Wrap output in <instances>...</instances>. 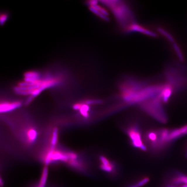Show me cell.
<instances>
[{
	"label": "cell",
	"instance_id": "obj_15",
	"mask_svg": "<svg viewBox=\"0 0 187 187\" xmlns=\"http://www.w3.org/2000/svg\"><path fill=\"white\" fill-rule=\"evenodd\" d=\"M58 140V130L56 127L52 131V135L50 140V148L55 149Z\"/></svg>",
	"mask_w": 187,
	"mask_h": 187
},
{
	"label": "cell",
	"instance_id": "obj_8",
	"mask_svg": "<svg viewBox=\"0 0 187 187\" xmlns=\"http://www.w3.org/2000/svg\"><path fill=\"white\" fill-rule=\"evenodd\" d=\"M187 133V125L183 126L180 128L169 129L168 140L170 143L177 140L184 135H186Z\"/></svg>",
	"mask_w": 187,
	"mask_h": 187
},
{
	"label": "cell",
	"instance_id": "obj_22",
	"mask_svg": "<svg viewBox=\"0 0 187 187\" xmlns=\"http://www.w3.org/2000/svg\"><path fill=\"white\" fill-rule=\"evenodd\" d=\"M167 187H174L173 186H167Z\"/></svg>",
	"mask_w": 187,
	"mask_h": 187
},
{
	"label": "cell",
	"instance_id": "obj_18",
	"mask_svg": "<svg viewBox=\"0 0 187 187\" xmlns=\"http://www.w3.org/2000/svg\"><path fill=\"white\" fill-rule=\"evenodd\" d=\"M89 9L90 11H92L93 13L96 15L97 17H99L102 19L103 20L106 21L108 22L110 21V18H109V17L105 16V15H104V14H102V13L99 12L93 6H89Z\"/></svg>",
	"mask_w": 187,
	"mask_h": 187
},
{
	"label": "cell",
	"instance_id": "obj_9",
	"mask_svg": "<svg viewBox=\"0 0 187 187\" xmlns=\"http://www.w3.org/2000/svg\"><path fill=\"white\" fill-rule=\"evenodd\" d=\"M175 92L173 88L168 83H164L163 88L159 94V97L164 104L167 103L173 92Z\"/></svg>",
	"mask_w": 187,
	"mask_h": 187
},
{
	"label": "cell",
	"instance_id": "obj_23",
	"mask_svg": "<svg viewBox=\"0 0 187 187\" xmlns=\"http://www.w3.org/2000/svg\"><path fill=\"white\" fill-rule=\"evenodd\" d=\"M186 135H187V133H186Z\"/></svg>",
	"mask_w": 187,
	"mask_h": 187
},
{
	"label": "cell",
	"instance_id": "obj_21",
	"mask_svg": "<svg viewBox=\"0 0 187 187\" xmlns=\"http://www.w3.org/2000/svg\"><path fill=\"white\" fill-rule=\"evenodd\" d=\"M182 187H187V185H184V186H182Z\"/></svg>",
	"mask_w": 187,
	"mask_h": 187
},
{
	"label": "cell",
	"instance_id": "obj_6",
	"mask_svg": "<svg viewBox=\"0 0 187 187\" xmlns=\"http://www.w3.org/2000/svg\"><path fill=\"white\" fill-rule=\"evenodd\" d=\"M99 159L100 169L102 171L108 175H115L118 170V166L114 161L104 155L99 156Z\"/></svg>",
	"mask_w": 187,
	"mask_h": 187
},
{
	"label": "cell",
	"instance_id": "obj_11",
	"mask_svg": "<svg viewBox=\"0 0 187 187\" xmlns=\"http://www.w3.org/2000/svg\"><path fill=\"white\" fill-rule=\"evenodd\" d=\"M48 175L47 166H45L42 169L41 176L39 181L30 187H46Z\"/></svg>",
	"mask_w": 187,
	"mask_h": 187
},
{
	"label": "cell",
	"instance_id": "obj_10",
	"mask_svg": "<svg viewBox=\"0 0 187 187\" xmlns=\"http://www.w3.org/2000/svg\"><path fill=\"white\" fill-rule=\"evenodd\" d=\"M22 103L19 101L1 102L0 104V112L1 113L8 112L20 107Z\"/></svg>",
	"mask_w": 187,
	"mask_h": 187
},
{
	"label": "cell",
	"instance_id": "obj_3",
	"mask_svg": "<svg viewBox=\"0 0 187 187\" xmlns=\"http://www.w3.org/2000/svg\"><path fill=\"white\" fill-rule=\"evenodd\" d=\"M159 94L136 105L141 110L162 123H166L168 118Z\"/></svg>",
	"mask_w": 187,
	"mask_h": 187
},
{
	"label": "cell",
	"instance_id": "obj_7",
	"mask_svg": "<svg viewBox=\"0 0 187 187\" xmlns=\"http://www.w3.org/2000/svg\"><path fill=\"white\" fill-rule=\"evenodd\" d=\"M123 32L127 33L138 32L151 37L157 38L158 37V34L156 32L146 28L140 24H138L136 22L131 24Z\"/></svg>",
	"mask_w": 187,
	"mask_h": 187
},
{
	"label": "cell",
	"instance_id": "obj_20",
	"mask_svg": "<svg viewBox=\"0 0 187 187\" xmlns=\"http://www.w3.org/2000/svg\"><path fill=\"white\" fill-rule=\"evenodd\" d=\"M8 16L7 14L4 13L1 14V24L3 25L4 24V23L7 21L8 19Z\"/></svg>",
	"mask_w": 187,
	"mask_h": 187
},
{
	"label": "cell",
	"instance_id": "obj_1",
	"mask_svg": "<svg viewBox=\"0 0 187 187\" xmlns=\"http://www.w3.org/2000/svg\"><path fill=\"white\" fill-rule=\"evenodd\" d=\"M60 82V78L49 75L43 79L40 78L32 81L21 82L14 88V91L17 94L29 95L26 102V104L28 105L43 90L56 85Z\"/></svg>",
	"mask_w": 187,
	"mask_h": 187
},
{
	"label": "cell",
	"instance_id": "obj_2",
	"mask_svg": "<svg viewBox=\"0 0 187 187\" xmlns=\"http://www.w3.org/2000/svg\"><path fill=\"white\" fill-rule=\"evenodd\" d=\"M100 2L106 7L113 15L122 31L135 23V14L131 7L123 1H102Z\"/></svg>",
	"mask_w": 187,
	"mask_h": 187
},
{
	"label": "cell",
	"instance_id": "obj_14",
	"mask_svg": "<svg viewBox=\"0 0 187 187\" xmlns=\"http://www.w3.org/2000/svg\"><path fill=\"white\" fill-rule=\"evenodd\" d=\"M156 30L157 32H159L162 37L165 38L167 40L172 43V44L175 42V40L173 36L164 28L161 27H157Z\"/></svg>",
	"mask_w": 187,
	"mask_h": 187
},
{
	"label": "cell",
	"instance_id": "obj_5",
	"mask_svg": "<svg viewBox=\"0 0 187 187\" xmlns=\"http://www.w3.org/2000/svg\"><path fill=\"white\" fill-rule=\"evenodd\" d=\"M42 156V160L46 166L55 162H68L69 160L68 156V152H64L55 149H52L50 147L45 151Z\"/></svg>",
	"mask_w": 187,
	"mask_h": 187
},
{
	"label": "cell",
	"instance_id": "obj_19",
	"mask_svg": "<svg viewBox=\"0 0 187 187\" xmlns=\"http://www.w3.org/2000/svg\"><path fill=\"white\" fill-rule=\"evenodd\" d=\"M69 166H72L75 169H77L83 170L84 169V166L80 162L78 161L77 159L72 160L68 162Z\"/></svg>",
	"mask_w": 187,
	"mask_h": 187
},
{
	"label": "cell",
	"instance_id": "obj_17",
	"mask_svg": "<svg viewBox=\"0 0 187 187\" xmlns=\"http://www.w3.org/2000/svg\"><path fill=\"white\" fill-rule=\"evenodd\" d=\"M172 47H173V49H174L175 53L176 54L177 57H178V59H179L180 61L183 62L184 60V56H183L182 52L178 44H176V42L172 43Z\"/></svg>",
	"mask_w": 187,
	"mask_h": 187
},
{
	"label": "cell",
	"instance_id": "obj_16",
	"mask_svg": "<svg viewBox=\"0 0 187 187\" xmlns=\"http://www.w3.org/2000/svg\"><path fill=\"white\" fill-rule=\"evenodd\" d=\"M177 176L172 180V182L175 185L185 184L187 185V176L180 173H177Z\"/></svg>",
	"mask_w": 187,
	"mask_h": 187
},
{
	"label": "cell",
	"instance_id": "obj_13",
	"mask_svg": "<svg viewBox=\"0 0 187 187\" xmlns=\"http://www.w3.org/2000/svg\"><path fill=\"white\" fill-rule=\"evenodd\" d=\"M37 132L34 128H29L25 132V136L29 143H31L34 142L37 139Z\"/></svg>",
	"mask_w": 187,
	"mask_h": 187
},
{
	"label": "cell",
	"instance_id": "obj_4",
	"mask_svg": "<svg viewBox=\"0 0 187 187\" xmlns=\"http://www.w3.org/2000/svg\"><path fill=\"white\" fill-rule=\"evenodd\" d=\"M123 129L133 147L142 151L145 152L148 150L143 140L142 132L138 123H130L125 126Z\"/></svg>",
	"mask_w": 187,
	"mask_h": 187
},
{
	"label": "cell",
	"instance_id": "obj_12",
	"mask_svg": "<svg viewBox=\"0 0 187 187\" xmlns=\"http://www.w3.org/2000/svg\"><path fill=\"white\" fill-rule=\"evenodd\" d=\"M80 108L79 111L80 114L85 118H89L90 116L89 111H90V106L85 102H79Z\"/></svg>",
	"mask_w": 187,
	"mask_h": 187
}]
</instances>
